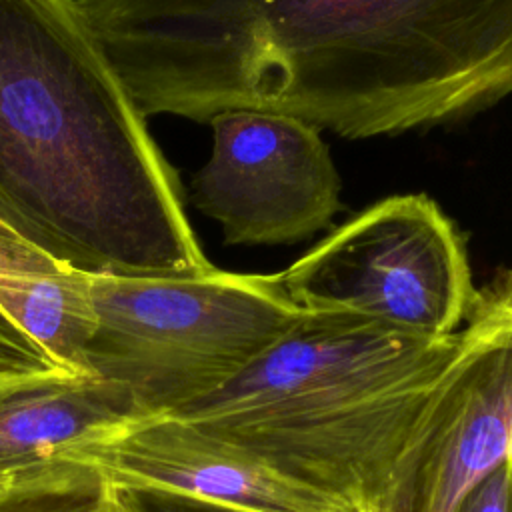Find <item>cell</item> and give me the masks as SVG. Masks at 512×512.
<instances>
[{
	"instance_id": "1",
	"label": "cell",
	"mask_w": 512,
	"mask_h": 512,
	"mask_svg": "<svg viewBox=\"0 0 512 512\" xmlns=\"http://www.w3.org/2000/svg\"><path fill=\"white\" fill-rule=\"evenodd\" d=\"M76 2L144 118L260 110L356 140L512 94V0Z\"/></svg>"
},
{
	"instance_id": "2",
	"label": "cell",
	"mask_w": 512,
	"mask_h": 512,
	"mask_svg": "<svg viewBox=\"0 0 512 512\" xmlns=\"http://www.w3.org/2000/svg\"><path fill=\"white\" fill-rule=\"evenodd\" d=\"M0 222L92 274L216 268L76 0H0Z\"/></svg>"
},
{
	"instance_id": "3",
	"label": "cell",
	"mask_w": 512,
	"mask_h": 512,
	"mask_svg": "<svg viewBox=\"0 0 512 512\" xmlns=\"http://www.w3.org/2000/svg\"><path fill=\"white\" fill-rule=\"evenodd\" d=\"M458 332L304 310L240 374L172 414L352 512H372Z\"/></svg>"
},
{
	"instance_id": "4",
	"label": "cell",
	"mask_w": 512,
	"mask_h": 512,
	"mask_svg": "<svg viewBox=\"0 0 512 512\" xmlns=\"http://www.w3.org/2000/svg\"><path fill=\"white\" fill-rule=\"evenodd\" d=\"M96 326L86 372L120 386L142 418L214 394L304 312L280 274L92 276Z\"/></svg>"
},
{
	"instance_id": "5",
	"label": "cell",
	"mask_w": 512,
	"mask_h": 512,
	"mask_svg": "<svg viewBox=\"0 0 512 512\" xmlns=\"http://www.w3.org/2000/svg\"><path fill=\"white\" fill-rule=\"evenodd\" d=\"M280 282L304 310L354 312L444 336L474 298L466 238L426 194L384 198L312 246Z\"/></svg>"
},
{
	"instance_id": "6",
	"label": "cell",
	"mask_w": 512,
	"mask_h": 512,
	"mask_svg": "<svg viewBox=\"0 0 512 512\" xmlns=\"http://www.w3.org/2000/svg\"><path fill=\"white\" fill-rule=\"evenodd\" d=\"M512 454V268L476 288L458 346L372 512H452Z\"/></svg>"
},
{
	"instance_id": "7",
	"label": "cell",
	"mask_w": 512,
	"mask_h": 512,
	"mask_svg": "<svg viewBox=\"0 0 512 512\" xmlns=\"http://www.w3.org/2000/svg\"><path fill=\"white\" fill-rule=\"evenodd\" d=\"M210 160L192 176L190 200L222 226L226 244H292L328 228L340 176L320 130L284 114H216Z\"/></svg>"
},
{
	"instance_id": "8",
	"label": "cell",
	"mask_w": 512,
	"mask_h": 512,
	"mask_svg": "<svg viewBox=\"0 0 512 512\" xmlns=\"http://www.w3.org/2000/svg\"><path fill=\"white\" fill-rule=\"evenodd\" d=\"M140 418L116 384L0 356V512L100 482L78 456Z\"/></svg>"
},
{
	"instance_id": "9",
	"label": "cell",
	"mask_w": 512,
	"mask_h": 512,
	"mask_svg": "<svg viewBox=\"0 0 512 512\" xmlns=\"http://www.w3.org/2000/svg\"><path fill=\"white\" fill-rule=\"evenodd\" d=\"M78 462L108 486L160 488L256 512H352L178 416L140 418Z\"/></svg>"
},
{
	"instance_id": "10",
	"label": "cell",
	"mask_w": 512,
	"mask_h": 512,
	"mask_svg": "<svg viewBox=\"0 0 512 512\" xmlns=\"http://www.w3.org/2000/svg\"><path fill=\"white\" fill-rule=\"evenodd\" d=\"M92 276L0 222V324L46 364L88 374L84 352L96 326Z\"/></svg>"
},
{
	"instance_id": "11",
	"label": "cell",
	"mask_w": 512,
	"mask_h": 512,
	"mask_svg": "<svg viewBox=\"0 0 512 512\" xmlns=\"http://www.w3.org/2000/svg\"><path fill=\"white\" fill-rule=\"evenodd\" d=\"M118 512H256L194 496L140 486H110Z\"/></svg>"
},
{
	"instance_id": "12",
	"label": "cell",
	"mask_w": 512,
	"mask_h": 512,
	"mask_svg": "<svg viewBox=\"0 0 512 512\" xmlns=\"http://www.w3.org/2000/svg\"><path fill=\"white\" fill-rule=\"evenodd\" d=\"M452 512H512V454L482 476Z\"/></svg>"
},
{
	"instance_id": "13",
	"label": "cell",
	"mask_w": 512,
	"mask_h": 512,
	"mask_svg": "<svg viewBox=\"0 0 512 512\" xmlns=\"http://www.w3.org/2000/svg\"><path fill=\"white\" fill-rule=\"evenodd\" d=\"M14 512H118L110 494V486L100 480L68 492L50 494L28 502Z\"/></svg>"
},
{
	"instance_id": "14",
	"label": "cell",
	"mask_w": 512,
	"mask_h": 512,
	"mask_svg": "<svg viewBox=\"0 0 512 512\" xmlns=\"http://www.w3.org/2000/svg\"><path fill=\"white\" fill-rule=\"evenodd\" d=\"M0 356H12V358H22L30 362H44V358L36 352L34 346H30L22 336L0 324Z\"/></svg>"
}]
</instances>
